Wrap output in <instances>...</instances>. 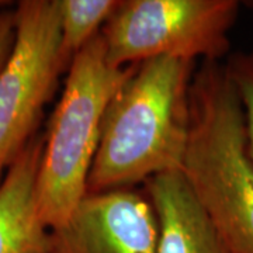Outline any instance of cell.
<instances>
[{
    "label": "cell",
    "instance_id": "cell-8",
    "mask_svg": "<svg viewBox=\"0 0 253 253\" xmlns=\"http://www.w3.org/2000/svg\"><path fill=\"white\" fill-rule=\"evenodd\" d=\"M159 222L158 253H232L190 193L180 172L145 183Z\"/></svg>",
    "mask_w": 253,
    "mask_h": 253
},
{
    "label": "cell",
    "instance_id": "cell-12",
    "mask_svg": "<svg viewBox=\"0 0 253 253\" xmlns=\"http://www.w3.org/2000/svg\"><path fill=\"white\" fill-rule=\"evenodd\" d=\"M9 1H4V0H0V10H3V9H7L9 7Z\"/></svg>",
    "mask_w": 253,
    "mask_h": 253
},
{
    "label": "cell",
    "instance_id": "cell-1",
    "mask_svg": "<svg viewBox=\"0 0 253 253\" xmlns=\"http://www.w3.org/2000/svg\"><path fill=\"white\" fill-rule=\"evenodd\" d=\"M197 63L154 58L135 65L104 111L87 194L132 189L181 172Z\"/></svg>",
    "mask_w": 253,
    "mask_h": 253
},
{
    "label": "cell",
    "instance_id": "cell-10",
    "mask_svg": "<svg viewBox=\"0 0 253 253\" xmlns=\"http://www.w3.org/2000/svg\"><path fill=\"white\" fill-rule=\"evenodd\" d=\"M224 65L242 104L249 149L253 158V49L234 52Z\"/></svg>",
    "mask_w": 253,
    "mask_h": 253
},
{
    "label": "cell",
    "instance_id": "cell-3",
    "mask_svg": "<svg viewBox=\"0 0 253 253\" xmlns=\"http://www.w3.org/2000/svg\"><path fill=\"white\" fill-rule=\"evenodd\" d=\"M135 65L113 66L101 34L73 56L55 107L37 179V204L49 231L69 221L87 196L104 111Z\"/></svg>",
    "mask_w": 253,
    "mask_h": 253
},
{
    "label": "cell",
    "instance_id": "cell-9",
    "mask_svg": "<svg viewBox=\"0 0 253 253\" xmlns=\"http://www.w3.org/2000/svg\"><path fill=\"white\" fill-rule=\"evenodd\" d=\"M61 24V51L69 65L73 56L101 33L121 0H56Z\"/></svg>",
    "mask_w": 253,
    "mask_h": 253
},
{
    "label": "cell",
    "instance_id": "cell-6",
    "mask_svg": "<svg viewBox=\"0 0 253 253\" xmlns=\"http://www.w3.org/2000/svg\"><path fill=\"white\" fill-rule=\"evenodd\" d=\"M51 234V253H158L159 246L154 206L134 189L87 194Z\"/></svg>",
    "mask_w": 253,
    "mask_h": 253
},
{
    "label": "cell",
    "instance_id": "cell-11",
    "mask_svg": "<svg viewBox=\"0 0 253 253\" xmlns=\"http://www.w3.org/2000/svg\"><path fill=\"white\" fill-rule=\"evenodd\" d=\"M16 38V14L14 9L0 10V69L9 58Z\"/></svg>",
    "mask_w": 253,
    "mask_h": 253
},
{
    "label": "cell",
    "instance_id": "cell-4",
    "mask_svg": "<svg viewBox=\"0 0 253 253\" xmlns=\"http://www.w3.org/2000/svg\"><path fill=\"white\" fill-rule=\"evenodd\" d=\"M239 10L238 0H121L100 34L117 68L154 58L222 62Z\"/></svg>",
    "mask_w": 253,
    "mask_h": 253
},
{
    "label": "cell",
    "instance_id": "cell-5",
    "mask_svg": "<svg viewBox=\"0 0 253 253\" xmlns=\"http://www.w3.org/2000/svg\"><path fill=\"white\" fill-rule=\"evenodd\" d=\"M14 14V44L0 69V183L37 135L44 107L69 68L61 51L56 0L18 1Z\"/></svg>",
    "mask_w": 253,
    "mask_h": 253
},
{
    "label": "cell",
    "instance_id": "cell-2",
    "mask_svg": "<svg viewBox=\"0 0 253 253\" xmlns=\"http://www.w3.org/2000/svg\"><path fill=\"white\" fill-rule=\"evenodd\" d=\"M181 176L232 253H253V158L244 110L224 62L197 66Z\"/></svg>",
    "mask_w": 253,
    "mask_h": 253
},
{
    "label": "cell",
    "instance_id": "cell-7",
    "mask_svg": "<svg viewBox=\"0 0 253 253\" xmlns=\"http://www.w3.org/2000/svg\"><path fill=\"white\" fill-rule=\"evenodd\" d=\"M44 135L37 134L0 183V253H51L52 234L41 221L37 179Z\"/></svg>",
    "mask_w": 253,
    "mask_h": 253
}]
</instances>
